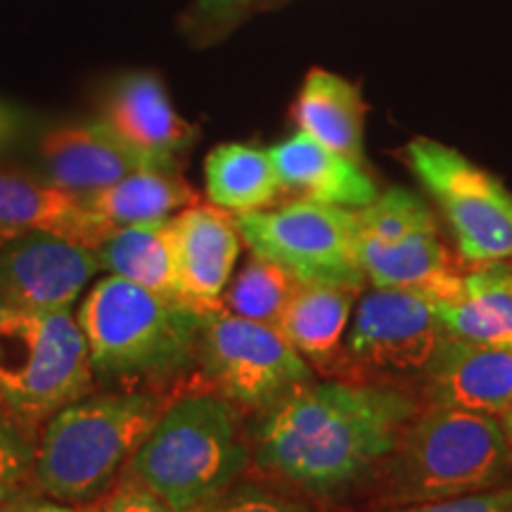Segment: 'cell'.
Returning <instances> with one entry per match:
<instances>
[{"instance_id":"28","label":"cell","mask_w":512,"mask_h":512,"mask_svg":"<svg viewBox=\"0 0 512 512\" xmlns=\"http://www.w3.org/2000/svg\"><path fill=\"white\" fill-rule=\"evenodd\" d=\"M377 512H512V484L482 494L444 498V501L384 505Z\"/></svg>"},{"instance_id":"23","label":"cell","mask_w":512,"mask_h":512,"mask_svg":"<svg viewBox=\"0 0 512 512\" xmlns=\"http://www.w3.org/2000/svg\"><path fill=\"white\" fill-rule=\"evenodd\" d=\"M100 271H107L128 283L162 294V297L181 299L178 287L174 245H171L169 221L143 223L114 230L95 249Z\"/></svg>"},{"instance_id":"24","label":"cell","mask_w":512,"mask_h":512,"mask_svg":"<svg viewBox=\"0 0 512 512\" xmlns=\"http://www.w3.org/2000/svg\"><path fill=\"white\" fill-rule=\"evenodd\" d=\"M204 183L211 204L230 214L271 207L283 192L268 150L242 143H223L209 152Z\"/></svg>"},{"instance_id":"8","label":"cell","mask_w":512,"mask_h":512,"mask_svg":"<svg viewBox=\"0 0 512 512\" xmlns=\"http://www.w3.org/2000/svg\"><path fill=\"white\" fill-rule=\"evenodd\" d=\"M406 162L444 211L467 264L484 266L512 256V192L453 147L415 138Z\"/></svg>"},{"instance_id":"3","label":"cell","mask_w":512,"mask_h":512,"mask_svg":"<svg viewBox=\"0 0 512 512\" xmlns=\"http://www.w3.org/2000/svg\"><path fill=\"white\" fill-rule=\"evenodd\" d=\"M512 484V451L496 415L430 406L384 460L387 505L444 501Z\"/></svg>"},{"instance_id":"9","label":"cell","mask_w":512,"mask_h":512,"mask_svg":"<svg viewBox=\"0 0 512 512\" xmlns=\"http://www.w3.org/2000/svg\"><path fill=\"white\" fill-rule=\"evenodd\" d=\"M216 392L245 408H271L311 382L306 358L271 325L240 318L219 306L204 316L200 349Z\"/></svg>"},{"instance_id":"11","label":"cell","mask_w":512,"mask_h":512,"mask_svg":"<svg viewBox=\"0 0 512 512\" xmlns=\"http://www.w3.org/2000/svg\"><path fill=\"white\" fill-rule=\"evenodd\" d=\"M100 271L95 249L27 235L0 245V304L36 311H69Z\"/></svg>"},{"instance_id":"6","label":"cell","mask_w":512,"mask_h":512,"mask_svg":"<svg viewBox=\"0 0 512 512\" xmlns=\"http://www.w3.org/2000/svg\"><path fill=\"white\" fill-rule=\"evenodd\" d=\"M86 337L69 311L0 304V406L24 422L50 418L91 389Z\"/></svg>"},{"instance_id":"29","label":"cell","mask_w":512,"mask_h":512,"mask_svg":"<svg viewBox=\"0 0 512 512\" xmlns=\"http://www.w3.org/2000/svg\"><path fill=\"white\" fill-rule=\"evenodd\" d=\"M202 512H311L306 505L292 501V498L275 494V491L261 489L254 484L230 486L221 498H216L209 508Z\"/></svg>"},{"instance_id":"25","label":"cell","mask_w":512,"mask_h":512,"mask_svg":"<svg viewBox=\"0 0 512 512\" xmlns=\"http://www.w3.org/2000/svg\"><path fill=\"white\" fill-rule=\"evenodd\" d=\"M299 280L264 256L252 254L233 283H228L221 306L235 316L278 328L285 306L297 290Z\"/></svg>"},{"instance_id":"20","label":"cell","mask_w":512,"mask_h":512,"mask_svg":"<svg viewBox=\"0 0 512 512\" xmlns=\"http://www.w3.org/2000/svg\"><path fill=\"white\" fill-rule=\"evenodd\" d=\"M292 119L320 145L354 162L363 159L366 102L356 83L325 69H311L292 107Z\"/></svg>"},{"instance_id":"2","label":"cell","mask_w":512,"mask_h":512,"mask_svg":"<svg viewBox=\"0 0 512 512\" xmlns=\"http://www.w3.org/2000/svg\"><path fill=\"white\" fill-rule=\"evenodd\" d=\"M247 463L235 403L219 392L190 394L164 408L124 475L176 512H202L226 494Z\"/></svg>"},{"instance_id":"4","label":"cell","mask_w":512,"mask_h":512,"mask_svg":"<svg viewBox=\"0 0 512 512\" xmlns=\"http://www.w3.org/2000/svg\"><path fill=\"white\" fill-rule=\"evenodd\" d=\"M164 408L150 394L76 399L50 415L36 441L34 475L43 494L86 503L105 494L152 432Z\"/></svg>"},{"instance_id":"26","label":"cell","mask_w":512,"mask_h":512,"mask_svg":"<svg viewBox=\"0 0 512 512\" xmlns=\"http://www.w3.org/2000/svg\"><path fill=\"white\" fill-rule=\"evenodd\" d=\"M356 211L361 233L380 242H396L411 235L413 230L434 223L427 204L406 188H389L377 195L368 207Z\"/></svg>"},{"instance_id":"17","label":"cell","mask_w":512,"mask_h":512,"mask_svg":"<svg viewBox=\"0 0 512 512\" xmlns=\"http://www.w3.org/2000/svg\"><path fill=\"white\" fill-rule=\"evenodd\" d=\"M268 155L283 190L299 192L302 200L363 209L380 195L361 162L320 145L304 131L273 145Z\"/></svg>"},{"instance_id":"14","label":"cell","mask_w":512,"mask_h":512,"mask_svg":"<svg viewBox=\"0 0 512 512\" xmlns=\"http://www.w3.org/2000/svg\"><path fill=\"white\" fill-rule=\"evenodd\" d=\"M432 406L501 415L512 403V351L444 335L422 370Z\"/></svg>"},{"instance_id":"21","label":"cell","mask_w":512,"mask_h":512,"mask_svg":"<svg viewBox=\"0 0 512 512\" xmlns=\"http://www.w3.org/2000/svg\"><path fill=\"white\" fill-rule=\"evenodd\" d=\"M434 311L446 335L512 351V268L496 261L463 275V292L437 299Z\"/></svg>"},{"instance_id":"30","label":"cell","mask_w":512,"mask_h":512,"mask_svg":"<svg viewBox=\"0 0 512 512\" xmlns=\"http://www.w3.org/2000/svg\"><path fill=\"white\" fill-rule=\"evenodd\" d=\"M98 512H176L169 503H164L147 486L124 475L117 489L98 503Z\"/></svg>"},{"instance_id":"12","label":"cell","mask_w":512,"mask_h":512,"mask_svg":"<svg viewBox=\"0 0 512 512\" xmlns=\"http://www.w3.org/2000/svg\"><path fill=\"white\" fill-rule=\"evenodd\" d=\"M102 121L150 169L174 171L176 159L195 143L197 128L176 112L155 74H128L102 107Z\"/></svg>"},{"instance_id":"1","label":"cell","mask_w":512,"mask_h":512,"mask_svg":"<svg viewBox=\"0 0 512 512\" xmlns=\"http://www.w3.org/2000/svg\"><path fill=\"white\" fill-rule=\"evenodd\" d=\"M415 415L418 403L401 389L306 382L268 408L256 465L316 496L342 494L392 456Z\"/></svg>"},{"instance_id":"32","label":"cell","mask_w":512,"mask_h":512,"mask_svg":"<svg viewBox=\"0 0 512 512\" xmlns=\"http://www.w3.org/2000/svg\"><path fill=\"white\" fill-rule=\"evenodd\" d=\"M22 114H19L17 107L8 105V102L0 100V155H3L8 147L15 143L19 131H22Z\"/></svg>"},{"instance_id":"10","label":"cell","mask_w":512,"mask_h":512,"mask_svg":"<svg viewBox=\"0 0 512 512\" xmlns=\"http://www.w3.org/2000/svg\"><path fill=\"white\" fill-rule=\"evenodd\" d=\"M434 302L420 290L373 287L354 309L344 356L358 373H422L446 335Z\"/></svg>"},{"instance_id":"33","label":"cell","mask_w":512,"mask_h":512,"mask_svg":"<svg viewBox=\"0 0 512 512\" xmlns=\"http://www.w3.org/2000/svg\"><path fill=\"white\" fill-rule=\"evenodd\" d=\"M498 418H501V427H503L505 441H508V446H510V451H512V403H510L508 408H505L501 415H498Z\"/></svg>"},{"instance_id":"18","label":"cell","mask_w":512,"mask_h":512,"mask_svg":"<svg viewBox=\"0 0 512 512\" xmlns=\"http://www.w3.org/2000/svg\"><path fill=\"white\" fill-rule=\"evenodd\" d=\"M358 256L373 287L420 290L437 299H451L463 292V275L453 271L437 235V223H427L396 242H380L361 233Z\"/></svg>"},{"instance_id":"7","label":"cell","mask_w":512,"mask_h":512,"mask_svg":"<svg viewBox=\"0 0 512 512\" xmlns=\"http://www.w3.org/2000/svg\"><path fill=\"white\" fill-rule=\"evenodd\" d=\"M252 254L283 266L299 283L349 285L363 290L358 256V211L313 200L233 214Z\"/></svg>"},{"instance_id":"27","label":"cell","mask_w":512,"mask_h":512,"mask_svg":"<svg viewBox=\"0 0 512 512\" xmlns=\"http://www.w3.org/2000/svg\"><path fill=\"white\" fill-rule=\"evenodd\" d=\"M24 425L0 406V505L15 498L19 484L34 470L36 444Z\"/></svg>"},{"instance_id":"31","label":"cell","mask_w":512,"mask_h":512,"mask_svg":"<svg viewBox=\"0 0 512 512\" xmlns=\"http://www.w3.org/2000/svg\"><path fill=\"white\" fill-rule=\"evenodd\" d=\"M0 512H98V505H72L64 501H43V498H10L0 505Z\"/></svg>"},{"instance_id":"19","label":"cell","mask_w":512,"mask_h":512,"mask_svg":"<svg viewBox=\"0 0 512 512\" xmlns=\"http://www.w3.org/2000/svg\"><path fill=\"white\" fill-rule=\"evenodd\" d=\"M361 290L349 285L299 283L285 306L278 330L318 368H330L342 354L351 313Z\"/></svg>"},{"instance_id":"13","label":"cell","mask_w":512,"mask_h":512,"mask_svg":"<svg viewBox=\"0 0 512 512\" xmlns=\"http://www.w3.org/2000/svg\"><path fill=\"white\" fill-rule=\"evenodd\" d=\"M169 235L183 302L202 311L219 309L242 247L235 216L214 204H192L171 216Z\"/></svg>"},{"instance_id":"15","label":"cell","mask_w":512,"mask_h":512,"mask_svg":"<svg viewBox=\"0 0 512 512\" xmlns=\"http://www.w3.org/2000/svg\"><path fill=\"white\" fill-rule=\"evenodd\" d=\"M27 235H50L98 249L112 230L81 197L46 178L0 171V245Z\"/></svg>"},{"instance_id":"16","label":"cell","mask_w":512,"mask_h":512,"mask_svg":"<svg viewBox=\"0 0 512 512\" xmlns=\"http://www.w3.org/2000/svg\"><path fill=\"white\" fill-rule=\"evenodd\" d=\"M41 162L46 181L81 200L110 188L128 174L150 169L102 119L50 131L41 143Z\"/></svg>"},{"instance_id":"5","label":"cell","mask_w":512,"mask_h":512,"mask_svg":"<svg viewBox=\"0 0 512 512\" xmlns=\"http://www.w3.org/2000/svg\"><path fill=\"white\" fill-rule=\"evenodd\" d=\"M207 313L107 275L83 299L76 320L93 370L159 377L176 375L195 361Z\"/></svg>"},{"instance_id":"22","label":"cell","mask_w":512,"mask_h":512,"mask_svg":"<svg viewBox=\"0 0 512 512\" xmlns=\"http://www.w3.org/2000/svg\"><path fill=\"white\" fill-rule=\"evenodd\" d=\"M83 202L114 233L126 226L169 221L197 204V192L176 171L140 169Z\"/></svg>"}]
</instances>
